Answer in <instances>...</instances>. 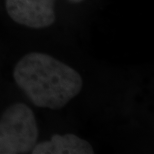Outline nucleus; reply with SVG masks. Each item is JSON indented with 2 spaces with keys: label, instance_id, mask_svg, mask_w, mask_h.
<instances>
[{
  "label": "nucleus",
  "instance_id": "39448f33",
  "mask_svg": "<svg viewBox=\"0 0 154 154\" xmlns=\"http://www.w3.org/2000/svg\"><path fill=\"white\" fill-rule=\"evenodd\" d=\"M69 1H71L73 3H80V2H82L83 0H69Z\"/></svg>",
  "mask_w": 154,
  "mask_h": 154
},
{
  "label": "nucleus",
  "instance_id": "7ed1b4c3",
  "mask_svg": "<svg viewBox=\"0 0 154 154\" xmlns=\"http://www.w3.org/2000/svg\"><path fill=\"white\" fill-rule=\"evenodd\" d=\"M57 0H5V9L14 22L32 29L47 28L56 20Z\"/></svg>",
  "mask_w": 154,
  "mask_h": 154
},
{
  "label": "nucleus",
  "instance_id": "f03ea898",
  "mask_svg": "<svg viewBox=\"0 0 154 154\" xmlns=\"http://www.w3.org/2000/svg\"><path fill=\"white\" fill-rule=\"evenodd\" d=\"M38 139L36 117L25 103L8 106L0 116V154L30 153Z\"/></svg>",
  "mask_w": 154,
  "mask_h": 154
},
{
  "label": "nucleus",
  "instance_id": "f257e3e1",
  "mask_svg": "<svg viewBox=\"0 0 154 154\" xmlns=\"http://www.w3.org/2000/svg\"><path fill=\"white\" fill-rule=\"evenodd\" d=\"M13 78L35 106L52 110L65 107L83 87L78 71L42 52L21 57L14 66Z\"/></svg>",
  "mask_w": 154,
  "mask_h": 154
},
{
  "label": "nucleus",
  "instance_id": "20e7f679",
  "mask_svg": "<svg viewBox=\"0 0 154 154\" xmlns=\"http://www.w3.org/2000/svg\"><path fill=\"white\" fill-rule=\"evenodd\" d=\"M32 154H93L91 144L75 134H55L49 140L36 143Z\"/></svg>",
  "mask_w": 154,
  "mask_h": 154
}]
</instances>
